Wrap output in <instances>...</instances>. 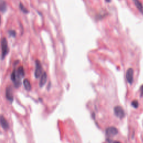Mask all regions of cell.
<instances>
[{"mask_svg": "<svg viewBox=\"0 0 143 143\" xmlns=\"http://www.w3.org/2000/svg\"><path fill=\"white\" fill-rule=\"evenodd\" d=\"M1 47H2V58L3 59L8 52V41H7V40L5 38H2V39Z\"/></svg>", "mask_w": 143, "mask_h": 143, "instance_id": "1", "label": "cell"}, {"mask_svg": "<svg viewBox=\"0 0 143 143\" xmlns=\"http://www.w3.org/2000/svg\"><path fill=\"white\" fill-rule=\"evenodd\" d=\"M36 64V69L35 71V77L37 78H39L42 75V66H41V63L39 60L35 61Z\"/></svg>", "mask_w": 143, "mask_h": 143, "instance_id": "2", "label": "cell"}, {"mask_svg": "<svg viewBox=\"0 0 143 143\" xmlns=\"http://www.w3.org/2000/svg\"><path fill=\"white\" fill-rule=\"evenodd\" d=\"M114 113L115 115L120 119H123L125 117V111L121 106H117L114 108Z\"/></svg>", "mask_w": 143, "mask_h": 143, "instance_id": "3", "label": "cell"}, {"mask_svg": "<svg viewBox=\"0 0 143 143\" xmlns=\"http://www.w3.org/2000/svg\"><path fill=\"white\" fill-rule=\"evenodd\" d=\"M106 134L108 136H114L118 134V130L114 126H110L106 129Z\"/></svg>", "mask_w": 143, "mask_h": 143, "instance_id": "4", "label": "cell"}, {"mask_svg": "<svg viewBox=\"0 0 143 143\" xmlns=\"http://www.w3.org/2000/svg\"><path fill=\"white\" fill-rule=\"evenodd\" d=\"M126 78L129 84H131L133 83L134 79V70L132 68H129L128 69L126 72Z\"/></svg>", "mask_w": 143, "mask_h": 143, "instance_id": "5", "label": "cell"}, {"mask_svg": "<svg viewBox=\"0 0 143 143\" xmlns=\"http://www.w3.org/2000/svg\"><path fill=\"white\" fill-rule=\"evenodd\" d=\"M6 98L10 101V102H12L13 101V94H12V89L10 87H8L6 90Z\"/></svg>", "mask_w": 143, "mask_h": 143, "instance_id": "6", "label": "cell"}, {"mask_svg": "<svg viewBox=\"0 0 143 143\" xmlns=\"http://www.w3.org/2000/svg\"><path fill=\"white\" fill-rule=\"evenodd\" d=\"M0 124H1V126H2L3 129L8 130L9 128V125L8 124V122L6 120V119L5 118V117H3L2 115L0 116Z\"/></svg>", "mask_w": 143, "mask_h": 143, "instance_id": "7", "label": "cell"}, {"mask_svg": "<svg viewBox=\"0 0 143 143\" xmlns=\"http://www.w3.org/2000/svg\"><path fill=\"white\" fill-rule=\"evenodd\" d=\"M47 78H48V76H47L46 73V72H44L41 75L40 81L39 86L40 87H42L43 86H44L45 83H46L47 81Z\"/></svg>", "mask_w": 143, "mask_h": 143, "instance_id": "8", "label": "cell"}, {"mask_svg": "<svg viewBox=\"0 0 143 143\" xmlns=\"http://www.w3.org/2000/svg\"><path fill=\"white\" fill-rule=\"evenodd\" d=\"M133 2L139 11L143 14V6L141 2L139 0H133Z\"/></svg>", "mask_w": 143, "mask_h": 143, "instance_id": "9", "label": "cell"}, {"mask_svg": "<svg viewBox=\"0 0 143 143\" xmlns=\"http://www.w3.org/2000/svg\"><path fill=\"white\" fill-rule=\"evenodd\" d=\"M16 73H17V76L18 77V78L20 79L21 77H23L25 75V71H24V69H23V67H20L18 68L17 69V71L16 72Z\"/></svg>", "mask_w": 143, "mask_h": 143, "instance_id": "10", "label": "cell"}, {"mask_svg": "<svg viewBox=\"0 0 143 143\" xmlns=\"http://www.w3.org/2000/svg\"><path fill=\"white\" fill-rule=\"evenodd\" d=\"M23 86L25 87V88L26 90H28V91H30L31 90V83L30 81L28 80V79H25L23 80Z\"/></svg>", "mask_w": 143, "mask_h": 143, "instance_id": "11", "label": "cell"}, {"mask_svg": "<svg viewBox=\"0 0 143 143\" xmlns=\"http://www.w3.org/2000/svg\"><path fill=\"white\" fill-rule=\"evenodd\" d=\"M6 10V2L3 0H0V11L4 12Z\"/></svg>", "mask_w": 143, "mask_h": 143, "instance_id": "12", "label": "cell"}, {"mask_svg": "<svg viewBox=\"0 0 143 143\" xmlns=\"http://www.w3.org/2000/svg\"><path fill=\"white\" fill-rule=\"evenodd\" d=\"M131 106L133 107L134 108H137L139 106V102L137 100H134L133 101H132L131 102Z\"/></svg>", "mask_w": 143, "mask_h": 143, "instance_id": "13", "label": "cell"}, {"mask_svg": "<svg viewBox=\"0 0 143 143\" xmlns=\"http://www.w3.org/2000/svg\"><path fill=\"white\" fill-rule=\"evenodd\" d=\"M20 8L21 10L23 12H24V13H27L28 12V10H27V9L25 8L24 6H23V5L22 4H20Z\"/></svg>", "mask_w": 143, "mask_h": 143, "instance_id": "14", "label": "cell"}, {"mask_svg": "<svg viewBox=\"0 0 143 143\" xmlns=\"http://www.w3.org/2000/svg\"><path fill=\"white\" fill-rule=\"evenodd\" d=\"M140 92H141V96H143V85H142L140 87Z\"/></svg>", "mask_w": 143, "mask_h": 143, "instance_id": "15", "label": "cell"}, {"mask_svg": "<svg viewBox=\"0 0 143 143\" xmlns=\"http://www.w3.org/2000/svg\"><path fill=\"white\" fill-rule=\"evenodd\" d=\"M112 143H121L120 142H118V141H114V142H112Z\"/></svg>", "mask_w": 143, "mask_h": 143, "instance_id": "16", "label": "cell"}, {"mask_svg": "<svg viewBox=\"0 0 143 143\" xmlns=\"http://www.w3.org/2000/svg\"><path fill=\"white\" fill-rule=\"evenodd\" d=\"M110 1H111V0H106V1L107 2H110Z\"/></svg>", "mask_w": 143, "mask_h": 143, "instance_id": "17", "label": "cell"}, {"mask_svg": "<svg viewBox=\"0 0 143 143\" xmlns=\"http://www.w3.org/2000/svg\"><path fill=\"white\" fill-rule=\"evenodd\" d=\"M0 24H1V16H0Z\"/></svg>", "mask_w": 143, "mask_h": 143, "instance_id": "18", "label": "cell"}]
</instances>
